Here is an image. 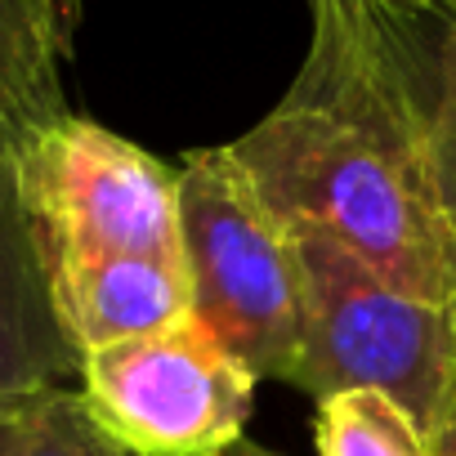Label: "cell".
<instances>
[{"instance_id":"6da1fadb","label":"cell","mask_w":456,"mask_h":456,"mask_svg":"<svg viewBox=\"0 0 456 456\" xmlns=\"http://www.w3.org/2000/svg\"><path fill=\"white\" fill-rule=\"evenodd\" d=\"M291 90L233 139L287 228H318L389 287L456 305V228L434 175V94L447 19L380 0H309Z\"/></svg>"},{"instance_id":"7a4b0ae2","label":"cell","mask_w":456,"mask_h":456,"mask_svg":"<svg viewBox=\"0 0 456 456\" xmlns=\"http://www.w3.org/2000/svg\"><path fill=\"white\" fill-rule=\"evenodd\" d=\"M175 170L192 318L256 380H291L305 340L291 228L269 210L228 143L192 148Z\"/></svg>"},{"instance_id":"3957f363","label":"cell","mask_w":456,"mask_h":456,"mask_svg":"<svg viewBox=\"0 0 456 456\" xmlns=\"http://www.w3.org/2000/svg\"><path fill=\"white\" fill-rule=\"evenodd\" d=\"M305 340L287 385L327 398L340 389L389 394L429 438L456 398V305L407 296L318 228H291Z\"/></svg>"},{"instance_id":"277c9868","label":"cell","mask_w":456,"mask_h":456,"mask_svg":"<svg viewBox=\"0 0 456 456\" xmlns=\"http://www.w3.org/2000/svg\"><path fill=\"white\" fill-rule=\"evenodd\" d=\"M19 188L45 273L108 256L183 269L179 170L90 117L68 112L41 130L19 152Z\"/></svg>"},{"instance_id":"5b68a950","label":"cell","mask_w":456,"mask_h":456,"mask_svg":"<svg viewBox=\"0 0 456 456\" xmlns=\"http://www.w3.org/2000/svg\"><path fill=\"white\" fill-rule=\"evenodd\" d=\"M77 394L130 456H219L247 438L256 376L188 318L86 354Z\"/></svg>"},{"instance_id":"8992f818","label":"cell","mask_w":456,"mask_h":456,"mask_svg":"<svg viewBox=\"0 0 456 456\" xmlns=\"http://www.w3.org/2000/svg\"><path fill=\"white\" fill-rule=\"evenodd\" d=\"M81 380V354L68 340L41 242L19 188V157L0 143V407L37 403Z\"/></svg>"},{"instance_id":"52a82bcc","label":"cell","mask_w":456,"mask_h":456,"mask_svg":"<svg viewBox=\"0 0 456 456\" xmlns=\"http://www.w3.org/2000/svg\"><path fill=\"white\" fill-rule=\"evenodd\" d=\"M50 296L81 358L103 345L152 336V331H166L192 318L188 273L175 265L134 260V256L54 265Z\"/></svg>"},{"instance_id":"ba28073f","label":"cell","mask_w":456,"mask_h":456,"mask_svg":"<svg viewBox=\"0 0 456 456\" xmlns=\"http://www.w3.org/2000/svg\"><path fill=\"white\" fill-rule=\"evenodd\" d=\"M68 59L72 32L54 0H0V143L14 157L68 117Z\"/></svg>"},{"instance_id":"9c48e42d","label":"cell","mask_w":456,"mask_h":456,"mask_svg":"<svg viewBox=\"0 0 456 456\" xmlns=\"http://www.w3.org/2000/svg\"><path fill=\"white\" fill-rule=\"evenodd\" d=\"M318 456H434V438L380 389H340L318 398Z\"/></svg>"},{"instance_id":"30bf717a","label":"cell","mask_w":456,"mask_h":456,"mask_svg":"<svg viewBox=\"0 0 456 456\" xmlns=\"http://www.w3.org/2000/svg\"><path fill=\"white\" fill-rule=\"evenodd\" d=\"M10 456H130V452L117 447L94 425L77 389H59L32 407V420Z\"/></svg>"},{"instance_id":"8fae6325","label":"cell","mask_w":456,"mask_h":456,"mask_svg":"<svg viewBox=\"0 0 456 456\" xmlns=\"http://www.w3.org/2000/svg\"><path fill=\"white\" fill-rule=\"evenodd\" d=\"M434 175L443 210L456 228V23L447 19L438 45V94H434Z\"/></svg>"},{"instance_id":"7c38bea8","label":"cell","mask_w":456,"mask_h":456,"mask_svg":"<svg viewBox=\"0 0 456 456\" xmlns=\"http://www.w3.org/2000/svg\"><path fill=\"white\" fill-rule=\"evenodd\" d=\"M50 398V394H45ZM41 403V398H37ZM37 403H19V407H0V456H10L14 452V443L23 438V429H28V420H32V407Z\"/></svg>"},{"instance_id":"4fadbf2b","label":"cell","mask_w":456,"mask_h":456,"mask_svg":"<svg viewBox=\"0 0 456 456\" xmlns=\"http://www.w3.org/2000/svg\"><path fill=\"white\" fill-rule=\"evenodd\" d=\"M380 5L416 14V19H447L452 14V0H380Z\"/></svg>"},{"instance_id":"5bb4252c","label":"cell","mask_w":456,"mask_h":456,"mask_svg":"<svg viewBox=\"0 0 456 456\" xmlns=\"http://www.w3.org/2000/svg\"><path fill=\"white\" fill-rule=\"evenodd\" d=\"M434 456H456V398H452V411H447L443 429L434 434Z\"/></svg>"},{"instance_id":"9a60e30c","label":"cell","mask_w":456,"mask_h":456,"mask_svg":"<svg viewBox=\"0 0 456 456\" xmlns=\"http://www.w3.org/2000/svg\"><path fill=\"white\" fill-rule=\"evenodd\" d=\"M219 456H282V452H273V447H265V443H256V438H238L228 452H219Z\"/></svg>"},{"instance_id":"2e32d148","label":"cell","mask_w":456,"mask_h":456,"mask_svg":"<svg viewBox=\"0 0 456 456\" xmlns=\"http://www.w3.org/2000/svg\"><path fill=\"white\" fill-rule=\"evenodd\" d=\"M54 10H59V19H63V28L77 37V23H81V0H54Z\"/></svg>"},{"instance_id":"e0dca14e","label":"cell","mask_w":456,"mask_h":456,"mask_svg":"<svg viewBox=\"0 0 456 456\" xmlns=\"http://www.w3.org/2000/svg\"><path fill=\"white\" fill-rule=\"evenodd\" d=\"M447 19H452V23H456V0H452V14H447Z\"/></svg>"}]
</instances>
